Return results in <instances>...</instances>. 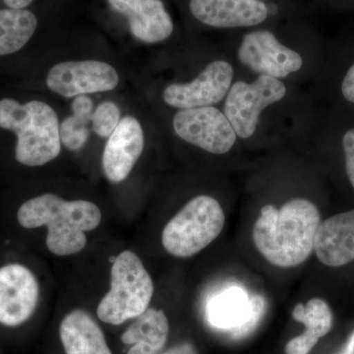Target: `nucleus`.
Here are the masks:
<instances>
[{"label":"nucleus","mask_w":354,"mask_h":354,"mask_svg":"<svg viewBox=\"0 0 354 354\" xmlns=\"http://www.w3.org/2000/svg\"><path fill=\"white\" fill-rule=\"evenodd\" d=\"M321 215L314 203L295 198L281 209L265 205L253 227V241L270 264L291 268L302 264L315 245Z\"/></svg>","instance_id":"obj_1"},{"label":"nucleus","mask_w":354,"mask_h":354,"mask_svg":"<svg viewBox=\"0 0 354 354\" xmlns=\"http://www.w3.org/2000/svg\"><path fill=\"white\" fill-rule=\"evenodd\" d=\"M57 114L39 100L0 95V135L12 137V160L21 167H43L62 150Z\"/></svg>","instance_id":"obj_2"},{"label":"nucleus","mask_w":354,"mask_h":354,"mask_svg":"<svg viewBox=\"0 0 354 354\" xmlns=\"http://www.w3.org/2000/svg\"><path fill=\"white\" fill-rule=\"evenodd\" d=\"M15 218L24 230L48 227V250L57 256H69L85 248L86 232L99 227L102 212L92 202L66 201L53 193H44L21 203Z\"/></svg>","instance_id":"obj_3"},{"label":"nucleus","mask_w":354,"mask_h":354,"mask_svg":"<svg viewBox=\"0 0 354 354\" xmlns=\"http://www.w3.org/2000/svg\"><path fill=\"white\" fill-rule=\"evenodd\" d=\"M153 295V279L141 259L123 251L113 261L111 288L97 305V315L104 323L121 325L144 313Z\"/></svg>","instance_id":"obj_4"},{"label":"nucleus","mask_w":354,"mask_h":354,"mask_svg":"<svg viewBox=\"0 0 354 354\" xmlns=\"http://www.w3.org/2000/svg\"><path fill=\"white\" fill-rule=\"evenodd\" d=\"M225 223L218 200L209 195L194 197L165 225L162 246L174 257H192L218 239Z\"/></svg>","instance_id":"obj_5"},{"label":"nucleus","mask_w":354,"mask_h":354,"mask_svg":"<svg viewBox=\"0 0 354 354\" xmlns=\"http://www.w3.org/2000/svg\"><path fill=\"white\" fill-rule=\"evenodd\" d=\"M286 93L288 88L283 81L269 76H257L251 83L234 81L223 101V111L239 139L252 138L262 113L283 101Z\"/></svg>","instance_id":"obj_6"},{"label":"nucleus","mask_w":354,"mask_h":354,"mask_svg":"<svg viewBox=\"0 0 354 354\" xmlns=\"http://www.w3.org/2000/svg\"><path fill=\"white\" fill-rule=\"evenodd\" d=\"M172 127L179 138L214 155L230 153L239 140L232 123L216 106L179 109Z\"/></svg>","instance_id":"obj_7"},{"label":"nucleus","mask_w":354,"mask_h":354,"mask_svg":"<svg viewBox=\"0 0 354 354\" xmlns=\"http://www.w3.org/2000/svg\"><path fill=\"white\" fill-rule=\"evenodd\" d=\"M237 58L256 75L283 81L297 73L304 64L301 53L279 41L274 32L256 30L244 35Z\"/></svg>","instance_id":"obj_8"},{"label":"nucleus","mask_w":354,"mask_h":354,"mask_svg":"<svg viewBox=\"0 0 354 354\" xmlns=\"http://www.w3.org/2000/svg\"><path fill=\"white\" fill-rule=\"evenodd\" d=\"M234 81L232 64L225 59L214 60L189 82L167 86L162 100L167 106L178 109L215 106L225 101Z\"/></svg>","instance_id":"obj_9"},{"label":"nucleus","mask_w":354,"mask_h":354,"mask_svg":"<svg viewBox=\"0 0 354 354\" xmlns=\"http://www.w3.org/2000/svg\"><path fill=\"white\" fill-rule=\"evenodd\" d=\"M41 288L34 272L20 262L0 266V325L18 328L34 315Z\"/></svg>","instance_id":"obj_10"},{"label":"nucleus","mask_w":354,"mask_h":354,"mask_svg":"<svg viewBox=\"0 0 354 354\" xmlns=\"http://www.w3.org/2000/svg\"><path fill=\"white\" fill-rule=\"evenodd\" d=\"M118 82L115 68L99 60L59 62L51 67L46 78V87L64 97L109 92Z\"/></svg>","instance_id":"obj_11"},{"label":"nucleus","mask_w":354,"mask_h":354,"mask_svg":"<svg viewBox=\"0 0 354 354\" xmlns=\"http://www.w3.org/2000/svg\"><path fill=\"white\" fill-rule=\"evenodd\" d=\"M267 310V302L260 295H248L239 288H228L209 302V322L218 329L230 330L235 339L252 334Z\"/></svg>","instance_id":"obj_12"},{"label":"nucleus","mask_w":354,"mask_h":354,"mask_svg":"<svg viewBox=\"0 0 354 354\" xmlns=\"http://www.w3.org/2000/svg\"><path fill=\"white\" fill-rule=\"evenodd\" d=\"M145 138L138 120L125 116L111 133L102 153V169L111 183L124 181L143 153Z\"/></svg>","instance_id":"obj_13"},{"label":"nucleus","mask_w":354,"mask_h":354,"mask_svg":"<svg viewBox=\"0 0 354 354\" xmlns=\"http://www.w3.org/2000/svg\"><path fill=\"white\" fill-rule=\"evenodd\" d=\"M189 9L203 24L218 29L254 27L269 16L262 0H190Z\"/></svg>","instance_id":"obj_14"},{"label":"nucleus","mask_w":354,"mask_h":354,"mask_svg":"<svg viewBox=\"0 0 354 354\" xmlns=\"http://www.w3.org/2000/svg\"><path fill=\"white\" fill-rule=\"evenodd\" d=\"M115 12L127 16L132 36L146 44H158L174 32V22L162 0H108Z\"/></svg>","instance_id":"obj_15"},{"label":"nucleus","mask_w":354,"mask_h":354,"mask_svg":"<svg viewBox=\"0 0 354 354\" xmlns=\"http://www.w3.org/2000/svg\"><path fill=\"white\" fill-rule=\"evenodd\" d=\"M318 259L329 267L354 261V209L330 216L319 225L315 245Z\"/></svg>","instance_id":"obj_16"},{"label":"nucleus","mask_w":354,"mask_h":354,"mask_svg":"<svg viewBox=\"0 0 354 354\" xmlns=\"http://www.w3.org/2000/svg\"><path fill=\"white\" fill-rule=\"evenodd\" d=\"M65 354H113L94 318L81 309L69 312L59 326Z\"/></svg>","instance_id":"obj_17"},{"label":"nucleus","mask_w":354,"mask_h":354,"mask_svg":"<svg viewBox=\"0 0 354 354\" xmlns=\"http://www.w3.org/2000/svg\"><path fill=\"white\" fill-rule=\"evenodd\" d=\"M292 318L304 324V334L286 344V354H309L321 337L329 334L333 327V313L327 302L312 298L307 304H299L292 311Z\"/></svg>","instance_id":"obj_18"},{"label":"nucleus","mask_w":354,"mask_h":354,"mask_svg":"<svg viewBox=\"0 0 354 354\" xmlns=\"http://www.w3.org/2000/svg\"><path fill=\"white\" fill-rule=\"evenodd\" d=\"M169 333V319L165 312L149 307L134 318L121 341L133 344L127 354H158L167 344Z\"/></svg>","instance_id":"obj_19"},{"label":"nucleus","mask_w":354,"mask_h":354,"mask_svg":"<svg viewBox=\"0 0 354 354\" xmlns=\"http://www.w3.org/2000/svg\"><path fill=\"white\" fill-rule=\"evenodd\" d=\"M38 26V18L29 9L0 8V60L24 50Z\"/></svg>","instance_id":"obj_20"},{"label":"nucleus","mask_w":354,"mask_h":354,"mask_svg":"<svg viewBox=\"0 0 354 354\" xmlns=\"http://www.w3.org/2000/svg\"><path fill=\"white\" fill-rule=\"evenodd\" d=\"M72 115L60 124V140L70 151L81 150L90 136L88 124L94 111V102L88 95H78L72 102Z\"/></svg>","instance_id":"obj_21"},{"label":"nucleus","mask_w":354,"mask_h":354,"mask_svg":"<svg viewBox=\"0 0 354 354\" xmlns=\"http://www.w3.org/2000/svg\"><path fill=\"white\" fill-rule=\"evenodd\" d=\"M120 122V109L113 102H104L93 111L92 128L100 137H109Z\"/></svg>","instance_id":"obj_22"},{"label":"nucleus","mask_w":354,"mask_h":354,"mask_svg":"<svg viewBox=\"0 0 354 354\" xmlns=\"http://www.w3.org/2000/svg\"><path fill=\"white\" fill-rule=\"evenodd\" d=\"M346 174L354 189V128L348 130L342 138Z\"/></svg>","instance_id":"obj_23"},{"label":"nucleus","mask_w":354,"mask_h":354,"mask_svg":"<svg viewBox=\"0 0 354 354\" xmlns=\"http://www.w3.org/2000/svg\"><path fill=\"white\" fill-rule=\"evenodd\" d=\"M342 94L344 99L354 104V64L349 67L342 82Z\"/></svg>","instance_id":"obj_24"},{"label":"nucleus","mask_w":354,"mask_h":354,"mask_svg":"<svg viewBox=\"0 0 354 354\" xmlns=\"http://www.w3.org/2000/svg\"><path fill=\"white\" fill-rule=\"evenodd\" d=\"M162 354H198L197 349L190 342H183L169 348Z\"/></svg>","instance_id":"obj_25"},{"label":"nucleus","mask_w":354,"mask_h":354,"mask_svg":"<svg viewBox=\"0 0 354 354\" xmlns=\"http://www.w3.org/2000/svg\"><path fill=\"white\" fill-rule=\"evenodd\" d=\"M7 8L26 9L32 3L34 0H2Z\"/></svg>","instance_id":"obj_26"},{"label":"nucleus","mask_w":354,"mask_h":354,"mask_svg":"<svg viewBox=\"0 0 354 354\" xmlns=\"http://www.w3.org/2000/svg\"><path fill=\"white\" fill-rule=\"evenodd\" d=\"M342 354H354V330L353 334L349 335L346 348H344V353Z\"/></svg>","instance_id":"obj_27"}]
</instances>
